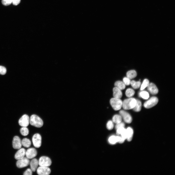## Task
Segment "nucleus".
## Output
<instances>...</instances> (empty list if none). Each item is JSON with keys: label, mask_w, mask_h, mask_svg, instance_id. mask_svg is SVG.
Segmentation results:
<instances>
[{"label": "nucleus", "mask_w": 175, "mask_h": 175, "mask_svg": "<svg viewBox=\"0 0 175 175\" xmlns=\"http://www.w3.org/2000/svg\"><path fill=\"white\" fill-rule=\"evenodd\" d=\"M30 123L31 125L37 128H40L43 125L42 120L37 115L33 114L30 117Z\"/></svg>", "instance_id": "nucleus-1"}, {"label": "nucleus", "mask_w": 175, "mask_h": 175, "mask_svg": "<svg viewBox=\"0 0 175 175\" xmlns=\"http://www.w3.org/2000/svg\"><path fill=\"white\" fill-rule=\"evenodd\" d=\"M136 103V100L134 98H131L124 100L122 102V106L125 110L133 109Z\"/></svg>", "instance_id": "nucleus-2"}, {"label": "nucleus", "mask_w": 175, "mask_h": 175, "mask_svg": "<svg viewBox=\"0 0 175 175\" xmlns=\"http://www.w3.org/2000/svg\"><path fill=\"white\" fill-rule=\"evenodd\" d=\"M110 103L113 108L116 111L120 110L122 106V102L119 98H112L110 100Z\"/></svg>", "instance_id": "nucleus-3"}, {"label": "nucleus", "mask_w": 175, "mask_h": 175, "mask_svg": "<svg viewBox=\"0 0 175 175\" xmlns=\"http://www.w3.org/2000/svg\"><path fill=\"white\" fill-rule=\"evenodd\" d=\"M39 165L41 166L49 167L52 163L51 159L48 157L45 156L41 157L39 160Z\"/></svg>", "instance_id": "nucleus-4"}, {"label": "nucleus", "mask_w": 175, "mask_h": 175, "mask_svg": "<svg viewBox=\"0 0 175 175\" xmlns=\"http://www.w3.org/2000/svg\"><path fill=\"white\" fill-rule=\"evenodd\" d=\"M158 102V99L155 96H153L144 103V106L146 108H150L155 105Z\"/></svg>", "instance_id": "nucleus-5"}, {"label": "nucleus", "mask_w": 175, "mask_h": 175, "mask_svg": "<svg viewBox=\"0 0 175 175\" xmlns=\"http://www.w3.org/2000/svg\"><path fill=\"white\" fill-rule=\"evenodd\" d=\"M32 141L35 147L37 148H40L42 143V137L38 133L34 134L32 137Z\"/></svg>", "instance_id": "nucleus-6"}, {"label": "nucleus", "mask_w": 175, "mask_h": 175, "mask_svg": "<svg viewBox=\"0 0 175 175\" xmlns=\"http://www.w3.org/2000/svg\"><path fill=\"white\" fill-rule=\"evenodd\" d=\"M30 160L26 157L18 160L16 162L17 166L19 168H21L28 166L30 164Z\"/></svg>", "instance_id": "nucleus-7"}, {"label": "nucleus", "mask_w": 175, "mask_h": 175, "mask_svg": "<svg viewBox=\"0 0 175 175\" xmlns=\"http://www.w3.org/2000/svg\"><path fill=\"white\" fill-rule=\"evenodd\" d=\"M30 123V118L27 115L24 114L19 119L18 123L19 125L22 127H26Z\"/></svg>", "instance_id": "nucleus-8"}, {"label": "nucleus", "mask_w": 175, "mask_h": 175, "mask_svg": "<svg viewBox=\"0 0 175 175\" xmlns=\"http://www.w3.org/2000/svg\"><path fill=\"white\" fill-rule=\"evenodd\" d=\"M37 172L39 175H48L50 174L51 170L48 167L40 166L37 168Z\"/></svg>", "instance_id": "nucleus-9"}, {"label": "nucleus", "mask_w": 175, "mask_h": 175, "mask_svg": "<svg viewBox=\"0 0 175 175\" xmlns=\"http://www.w3.org/2000/svg\"><path fill=\"white\" fill-rule=\"evenodd\" d=\"M13 148L15 149H19L21 148L22 141L20 138L18 136H15L13 138L12 142Z\"/></svg>", "instance_id": "nucleus-10"}, {"label": "nucleus", "mask_w": 175, "mask_h": 175, "mask_svg": "<svg viewBox=\"0 0 175 175\" xmlns=\"http://www.w3.org/2000/svg\"><path fill=\"white\" fill-rule=\"evenodd\" d=\"M119 113L126 122L130 123L131 122L132 118L129 113L123 110H121L119 112Z\"/></svg>", "instance_id": "nucleus-11"}, {"label": "nucleus", "mask_w": 175, "mask_h": 175, "mask_svg": "<svg viewBox=\"0 0 175 175\" xmlns=\"http://www.w3.org/2000/svg\"><path fill=\"white\" fill-rule=\"evenodd\" d=\"M37 154L36 149L34 148H30L28 149L26 151L25 155L26 157L29 159H32L35 157Z\"/></svg>", "instance_id": "nucleus-12"}, {"label": "nucleus", "mask_w": 175, "mask_h": 175, "mask_svg": "<svg viewBox=\"0 0 175 175\" xmlns=\"http://www.w3.org/2000/svg\"><path fill=\"white\" fill-rule=\"evenodd\" d=\"M147 87L148 90L151 94L155 95L158 93V89L154 83H149Z\"/></svg>", "instance_id": "nucleus-13"}, {"label": "nucleus", "mask_w": 175, "mask_h": 175, "mask_svg": "<svg viewBox=\"0 0 175 175\" xmlns=\"http://www.w3.org/2000/svg\"><path fill=\"white\" fill-rule=\"evenodd\" d=\"M26 152V150L24 148H21L19 149L15 155V158L18 160L23 158L25 155Z\"/></svg>", "instance_id": "nucleus-14"}, {"label": "nucleus", "mask_w": 175, "mask_h": 175, "mask_svg": "<svg viewBox=\"0 0 175 175\" xmlns=\"http://www.w3.org/2000/svg\"><path fill=\"white\" fill-rule=\"evenodd\" d=\"M30 164L31 169L32 171L35 172L39 165L38 161L35 158H33L30 162Z\"/></svg>", "instance_id": "nucleus-15"}, {"label": "nucleus", "mask_w": 175, "mask_h": 175, "mask_svg": "<svg viewBox=\"0 0 175 175\" xmlns=\"http://www.w3.org/2000/svg\"><path fill=\"white\" fill-rule=\"evenodd\" d=\"M113 91L114 97L120 99L122 97V94L121 90L115 87L114 88Z\"/></svg>", "instance_id": "nucleus-16"}, {"label": "nucleus", "mask_w": 175, "mask_h": 175, "mask_svg": "<svg viewBox=\"0 0 175 175\" xmlns=\"http://www.w3.org/2000/svg\"><path fill=\"white\" fill-rule=\"evenodd\" d=\"M127 133V139L128 141H131L132 140L133 131L132 128L128 127L126 129Z\"/></svg>", "instance_id": "nucleus-17"}, {"label": "nucleus", "mask_w": 175, "mask_h": 175, "mask_svg": "<svg viewBox=\"0 0 175 175\" xmlns=\"http://www.w3.org/2000/svg\"><path fill=\"white\" fill-rule=\"evenodd\" d=\"M126 75L127 77L130 79H131L136 76L137 73L135 70H132L128 71L126 73Z\"/></svg>", "instance_id": "nucleus-18"}, {"label": "nucleus", "mask_w": 175, "mask_h": 175, "mask_svg": "<svg viewBox=\"0 0 175 175\" xmlns=\"http://www.w3.org/2000/svg\"><path fill=\"white\" fill-rule=\"evenodd\" d=\"M114 85L116 87L121 90H123L125 88V84L123 82L120 81H117L115 82Z\"/></svg>", "instance_id": "nucleus-19"}, {"label": "nucleus", "mask_w": 175, "mask_h": 175, "mask_svg": "<svg viewBox=\"0 0 175 175\" xmlns=\"http://www.w3.org/2000/svg\"><path fill=\"white\" fill-rule=\"evenodd\" d=\"M21 141L22 145L25 147L29 148L31 145L30 140L27 138H24Z\"/></svg>", "instance_id": "nucleus-20"}, {"label": "nucleus", "mask_w": 175, "mask_h": 175, "mask_svg": "<svg viewBox=\"0 0 175 175\" xmlns=\"http://www.w3.org/2000/svg\"><path fill=\"white\" fill-rule=\"evenodd\" d=\"M136 100V104L133 109V110L136 112L140 111L141 110V101L138 100Z\"/></svg>", "instance_id": "nucleus-21"}, {"label": "nucleus", "mask_w": 175, "mask_h": 175, "mask_svg": "<svg viewBox=\"0 0 175 175\" xmlns=\"http://www.w3.org/2000/svg\"><path fill=\"white\" fill-rule=\"evenodd\" d=\"M122 117L120 115L116 114L113 117L112 121L113 122L116 124L120 123L121 122Z\"/></svg>", "instance_id": "nucleus-22"}, {"label": "nucleus", "mask_w": 175, "mask_h": 175, "mask_svg": "<svg viewBox=\"0 0 175 175\" xmlns=\"http://www.w3.org/2000/svg\"><path fill=\"white\" fill-rule=\"evenodd\" d=\"M20 132L22 135L25 136L28 135L29 131L28 128L26 127H23L20 129Z\"/></svg>", "instance_id": "nucleus-23"}, {"label": "nucleus", "mask_w": 175, "mask_h": 175, "mask_svg": "<svg viewBox=\"0 0 175 175\" xmlns=\"http://www.w3.org/2000/svg\"><path fill=\"white\" fill-rule=\"evenodd\" d=\"M130 84L133 88L137 89L139 88L140 87L141 84V82L140 81H136L133 80L131 82Z\"/></svg>", "instance_id": "nucleus-24"}, {"label": "nucleus", "mask_w": 175, "mask_h": 175, "mask_svg": "<svg viewBox=\"0 0 175 175\" xmlns=\"http://www.w3.org/2000/svg\"><path fill=\"white\" fill-rule=\"evenodd\" d=\"M139 96L144 99H147L149 97V94L147 92L145 91H142L139 93Z\"/></svg>", "instance_id": "nucleus-25"}, {"label": "nucleus", "mask_w": 175, "mask_h": 175, "mask_svg": "<svg viewBox=\"0 0 175 175\" xmlns=\"http://www.w3.org/2000/svg\"><path fill=\"white\" fill-rule=\"evenodd\" d=\"M135 92L132 89L129 88L127 89L125 92L126 96L128 97H130L132 96L134 94Z\"/></svg>", "instance_id": "nucleus-26"}, {"label": "nucleus", "mask_w": 175, "mask_h": 175, "mask_svg": "<svg viewBox=\"0 0 175 175\" xmlns=\"http://www.w3.org/2000/svg\"><path fill=\"white\" fill-rule=\"evenodd\" d=\"M108 141L109 143L112 144H115L117 142L116 136L112 135L109 138Z\"/></svg>", "instance_id": "nucleus-27"}, {"label": "nucleus", "mask_w": 175, "mask_h": 175, "mask_svg": "<svg viewBox=\"0 0 175 175\" xmlns=\"http://www.w3.org/2000/svg\"><path fill=\"white\" fill-rule=\"evenodd\" d=\"M149 83V81L148 79H145L141 85L140 90H142L144 89L146 87H147Z\"/></svg>", "instance_id": "nucleus-28"}, {"label": "nucleus", "mask_w": 175, "mask_h": 175, "mask_svg": "<svg viewBox=\"0 0 175 175\" xmlns=\"http://www.w3.org/2000/svg\"><path fill=\"white\" fill-rule=\"evenodd\" d=\"M114 126V125L113 121L110 120L107 122L106 124V127L108 130H112Z\"/></svg>", "instance_id": "nucleus-29"}, {"label": "nucleus", "mask_w": 175, "mask_h": 175, "mask_svg": "<svg viewBox=\"0 0 175 175\" xmlns=\"http://www.w3.org/2000/svg\"><path fill=\"white\" fill-rule=\"evenodd\" d=\"M130 79L127 77H125L123 79V82L125 85H129L131 83Z\"/></svg>", "instance_id": "nucleus-30"}, {"label": "nucleus", "mask_w": 175, "mask_h": 175, "mask_svg": "<svg viewBox=\"0 0 175 175\" xmlns=\"http://www.w3.org/2000/svg\"><path fill=\"white\" fill-rule=\"evenodd\" d=\"M13 0H2V4L5 6L9 5L12 3Z\"/></svg>", "instance_id": "nucleus-31"}, {"label": "nucleus", "mask_w": 175, "mask_h": 175, "mask_svg": "<svg viewBox=\"0 0 175 175\" xmlns=\"http://www.w3.org/2000/svg\"><path fill=\"white\" fill-rule=\"evenodd\" d=\"M6 72V69L4 67L0 66V74L2 75L5 74Z\"/></svg>", "instance_id": "nucleus-32"}, {"label": "nucleus", "mask_w": 175, "mask_h": 175, "mask_svg": "<svg viewBox=\"0 0 175 175\" xmlns=\"http://www.w3.org/2000/svg\"><path fill=\"white\" fill-rule=\"evenodd\" d=\"M116 124L115 127V129L116 130L119 128L124 127L125 126L124 123L121 122Z\"/></svg>", "instance_id": "nucleus-33"}, {"label": "nucleus", "mask_w": 175, "mask_h": 175, "mask_svg": "<svg viewBox=\"0 0 175 175\" xmlns=\"http://www.w3.org/2000/svg\"><path fill=\"white\" fill-rule=\"evenodd\" d=\"M32 171L31 169L28 168L24 172L23 175H31Z\"/></svg>", "instance_id": "nucleus-34"}, {"label": "nucleus", "mask_w": 175, "mask_h": 175, "mask_svg": "<svg viewBox=\"0 0 175 175\" xmlns=\"http://www.w3.org/2000/svg\"><path fill=\"white\" fill-rule=\"evenodd\" d=\"M121 137L125 140L127 139V133L126 131V129H125L122 132L121 134Z\"/></svg>", "instance_id": "nucleus-35"}, {"label": "nucleus", "mask_w": 175, "mask_h": 175, "mask_svg": "<svg viewBox=\"0 0 175 175\" xmlns=\"http://www.w3.org/2000/svg\"><path fill=\"white\" fill-rule=\"evenodd\" d=\"M125 129L124 127H121L117 129L116 130V134L117 135L120 134Z\"/></svg>", "instance_id": "nucleus-36"}, {"label": "nucleus", "mask_w": 175, "mask_h": 175, "mask_svg": "<svg viewBox=\"0 0 175 175\" xmlns=\"http://www.w3.org/2000/svg\"><path fill=\"white\" fill-rule=\"evenodd\" d=\"M20 0H13L12 3L15 5H18L20 3Z\"/></svg>", "instance_id": "nucleus-37"}]
</instances>
